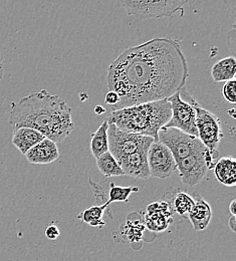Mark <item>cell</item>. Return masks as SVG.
<instances>
[{"instance_id":"obj_2","label":"cell","mask_w":236,"mask_h":261,"mask_svg":"<svg viewBox=\"0 0 236 261\" xmlns=\"http://www.w3.org/2000/svg\"><path fill=\"white\" fill-rule=\"evenodd\" d=\"M9 125L14 130H38L55 143L63 142L74 129L71 109L61 97L45 90L12 102Z\"/></svg>"},{"instance_id":"obj_25","label":"cell","mask_w":236,"mask_h":261,"mask_svg":"<svg viewBox=\"0 0 236 261\" xmlns=\"http://www.w3.org/2000/svg\"><path fill=\"white\" fill-rule=\"evenodd\" d=\"M61 235V231L58 226L50 224L48 225L46 229H45V236L47 237V239L49 240H56L60 237Z\"/></svg>"},{"instance_id":"obj_13","label":"cell","mask_w":236,"mask_h":261,"mask_svg":"<svg viewBox=\"0 0 236 261\" xmlns=\"http://www.w3.org/2000/svg\"><path fill=\"white\" fill-rule=\"evenodd\" d=\"M24 156L31 164L47 165L60 158V151L57 143L45 138L29 150Z\"/></svg>"},{"instance_id":"obj_8","label":"cell","mask_w":236,"mask_h":261,"mask_svg":"<svg viewBox=\"0 0 236 261\" xmlns=\"http://www.w3.org/2000/svg\"><path fill=\"white\" fill-rule=\"evenodd\" d=\"M158 141L164 144L171 151L176 164L189 155L207 148L198 137L175 128L163 127L158 132Z\"/></svg>"},{"instance_id":"obj_16","label":"cell","mask_w":236,"mask_h":261,"mask_svg":"<svg viewBox=\"0 0 236 261\" xmlns=\"http://www.w3.org/2000/svg\"><path fill=\"white\" fill-rule=\"evenodd\" d=\"M214 174L216 179L227 187L236 185V160L233 157L227 156L218 159L214 166Z\"/></svg>"},{"instance_id":"obj_6","label":"cell","mask_w":236,"mask_h":261,"mask_svg":"<svg viewBox=\"0 0 236 261\" xmlns=\"http://www.w3.org/2000/svg\"><path fill=\"white\" fill-rule=\"evenodd\" d=\"M189 0H121L130 15L142 20L168 17L182 9Z\"/></svg>"},{"instance_id":"obj_17","label":"cell","mask_w":236,"mask_h":261,"mask_svg":"<svg viewBox=\"0 0 236 261\" xmlns=\"http://www.w3.org/2000/svg\"><path fill=\"white\" fill-rule=\"evenodd\" d=\"M236 61L234 57L222 59L212 66L211 76L215 83L235 80Z\"/></svg>"},{"instance_id":"obj_4","label":"cell","mask_w":236,"mask_h":261,"mask_svg":"<svg viewBox=\"0 0 236 261\" xmlns=\"http://www.w3.org/2000/svg\"><path fill=\"white\" fill-rule=\"evenodd\" d=\"M171 106V119L164 128H175L186 134L198 137L196 129V99L185 88L167 98Z\"/></svg>"},{"instance_id":"obj_5","label":"cell","mask_w":236,"mask_h":261,"mask_svg":"<svg viewBox=\"0 0 236 261\" xmlns=\"http://www.w3.org/2000/svg\"><path fill=\"white\" fill-rule=\"evenodd\" d=\"M220 156L219 151L205 148L193 153L177 163V171L184 185L194 187L207 174L208 170L214 168Z\"/></svg>"},{"instance_id":"obj_1","label":"cell","mask_w":236,"mask_h":261,"mask_svg":"<svg viewBox=\"0 0 236 261\" xmlns=\"http://www.w3.org/2000/svg\"><path fill=\"white\" fill-rule=\"evenodd\" d=\"M188 75L187 60L175 39L157 37L129 46L108 68V88L120 98L113 111L170 98L185 88Z\"/></svg>"},{"instance_id":"obj_21","label":"cell","mask_w":236,"mask_h":261,"mask_svg":"<svg viewBox=\"0 0 236 261\" xmlns=\"http://www.w3.org/2000/svg\"><path fill=\"white\" fill-rule=\"evenodd\" d=\"M108 207L109 206H107L106 204L92 206L82 211L77 215V219H80L82 222L87 223L93 227L101 229L103 226H106V222L103 221L102 217Z\"/></svg>"},{"instance_id":"obj_15","label":"cell","mask_w":236,"mask_h":261,"mask_svg":"<svg viewBox=\"0 0 236 261\" xmlns=\"http://www.w3.org/2000/svg\"><path fill=\"white\" fill-rule=\"evenodd\" d=\"M44 139L45 137L38 130L32 128H18L13 133L12 144L21 154L25 155L29 150Z\"/></svg>"},{"instance_id":"obj_19","label":"cell","mask_w":236,"mask_h":261,"mask_svg":"<svg viewBox=\"0 0 236 261\" xmlns=\"http://www.w3.org/2000/svg\"><path fill=\"white\" fill-rule=\"evenodd\" d=\"M109 122L104 120L99 129L92 135L91 151L94 157L97 159L106 152H109V140H108Z\"/></svg>"},{"instance_id":"obj_28","label":"cell","mask_w":236,"mask_h":261,"mask_svg":"<svg viewBox=\"0 0 236 261\" xmlns=\"http://www.w3.org/2000/svg\"><path fill=\"white\" fill-rule=\"evenodd\" d=\"M4 74V69H3V55L0 51V81L3 79Z\"/></svg>"},{"instance_id":"obj_23","label":"cell","mask_w":236,"mask_h":261,"mask_svg":"<svg viewBox=\"0 0 236 261\" xmlns=\"http://www.w3.org/2000/svg\"><path fill=\"white\" fill-rule=\"evenodd\" d=\"M139 192V188L136 186H129V187H123L115 185L114 183H111L110 191H109V199L104 203L107 206H109L113 202H128L130 195L132 193Z\"/></svg>"},{"instance_id":"obj_3","label":"cell","mask_w":236,"mask_h":261,"mask_svg":"<svg viewBox=\"0 0 236 261\" xmlns=\"http://www.w3.org/2000/svg\"><path fill=\"white\" fill-rule=\"evenodd\" d=\"M168 99L143 102L121 110L113 111L106 119L120 130L151 137L158 140V132L171 119Z\"/></svg>"},{"instance_id":"obj_11","label":"cell","mask_w":236,"mask_h":261,"mask_svg":"<svg viewBox=\"0 0 236 261\" xmlns=\"http://www.w3.org/2000/svg\"><path fill=\"white\" fill-rule=\"evenodd\" d=\"M173 210L166 201L154 202L147 206L144 224L152 232H163L173 221Z\"/></svg>"},{"instance_id":"obj_20","label":"cell","mask_w":236,"mask_h":261,"mask_svg":"<svg viewBox=\"0 0 236 261\" xmlns=\"http://www.w3.org/2000/svg\"><path fill=\"white\" fill-rule=\"evenodd\" d=\"M145 229H146V226H145L144 222H142L141 220L127 219L126 222L120 227V233H121V237L123 238V240L130 242L131 245L134 243L141 244V239L143 238Z\"/></svg>"},{"instance_id":"obj_18","label":"cell","mask_w":236,"mask_h":261,"mask_svg":"<svg viewBox=\"0 0 236 261\" xmlns=\"http://www.w3.org/2000/svg\"><path fill=\"white\" fill-rule=\"evenodd\" d=\"M172 192L173 196L169 197L165 201L171 206L173 212L180 216L188 215L195 203L193 196L189 195L185 191L179 190V188L173 189Z\"/></svg>"},{"instance_id":"obj_12","label":"cell","mask_w":236,"mask_h":261,"mask_svg":"<svg viewBox=\"0 0 236 261\" xmlns=\"http://www.w3.org/2000/svg\"><path fill=\"white\" fill-rule=\"evenodd\" d=\"M148 150L149 149L138 151L118 162L125 175L139 180H148L151 177L147 159Z\"/></svg>"},{"instance_id":"obj_10","label":"cell","mask_w":236,"mask_h":261,"mask_svg":"<svg viewBox=\"0 0 236 261\" xmlns=\"http://www.w3.org/2000/svg\"><path fill=\"white\" fill-rule=\"evenodd\" d=\"M148 166L151 177L166 179L177 172V164L168 148L154 140L148 150Z\"/></svg>"},{"instance_id":"obj_30","label":"cell","mask_w":236,"mask_h":261,"mask_svg":"<svg viewBox=\"0 0 236 261\" xmlns=\"http://www.w3.org/2000/svg\"><path fill=\"white\" fill-rule=\"evenodd\" d=\"M95 112H96V114H98V115H102V114L106 113V110H104L101 106H97L96 109H95Z\"/></svg>"},{"instance_id":"obj_31","label":"cell","mask_w":236,"mask_h":261,"mask_svg":"<svg viewBox=\"0 0 236 261\" xmlns=\"http://www.w3.org/2000/svg\"><path fill=\"white\" fill-rule=\"evenodd\" d=\"M228 113H229V114H231V117H232V118H233V119H234V118H235V114H234V113H235V111H234V110H231V111H228Z\"/></svg>"},{"instance_id":"obj_26","label":"cell","mask_w":236,"mask_h":261,"mask_svg":"<svg viewBox=\"0 0 236 261\" xmlns=\"http://www.w3.org/2000/svg\"><path fill=\"white\" fill-rule=\"evenodd\" d=\"M120 100V98L118 96L117 93L115 92H109L107 95H106V98H104V101L107 105H110L112 107L116 106Z\"/></svg>"},{"instance_id":"obj_14","label":"cell","mask_w":236,"mask_h":261,"mask_svg":"<svg viewBox=\"0 0 236 261\" xmlns=\"http://www.w3.org/2000/svg\"><path fill=\"white\" fill-rule=\"evenodd\" d=\"M195 203L188 213L189 221L196 231H202L207 228L212 218V209L198 193H193Z\"/></svg>"},{"instance_id":"obj_22","label":"cell","mask_w":236,"mask_h":261,"mask_svg":"<svg viewBox=\"0 0 236 261\" xmlns=\"http://www.w3.org/2000/svg\"><path fill=\"white\" fill-rule=\"evenodd\" d=\"M97 160V167L104 177H118L124 176L125 173L117 160L113 157L110 152H106L101 155Z\"/></svg>"},{"instance_id":"obj_7","label":"cell","mask_w":236,"mask_h":261,"mask_svg":"<svg viewBox=\"0 0 236 261\" xmlns=\"http://www.w3.org/2000/svg\"><path fill=\"white\" fill-rule=\"evenodd\" d=\"M108 140L109 152L113 155L117 162L138 151L149 149L154 141V139L151 137L120 130L114 124H109Z\"/></svg>"},{"instance_id":"obj_9","label":"cell","mask_w":236,"mask_h":261,"mask_svg":"<svg viewBox=\"0 0 236 261\" xmlns=\"http://www.w3.org/2000/svg\"><path fill=\"white\" fill-rule=\"evenodd\" d=\"M195 112L198 138L208 149L216 150L223 138L220 119L198 102L195 103Z\"/></svg>"},{"instance_id":"obj_27","label":"cell","mask_w":236,"mask_h":261,"mask_svg":"<svg viewBox=\"0 0 236 261\" xmlns=\"http://www.w3.org/2000/svg\"><path fill=\"white\" fill-rule=\"evenodd\" d=\"M228 226L230 227V229L235 232L236 231V218L235 216L231 215V217L229 218V221H228Z\"/></svg>"},{"instance_id":"obj_29","label":"cell","mask_w":236,"mask_h":261,"mask_svg":"<svg viewBox=\"0 0 236 261\" xmlns=\"http://www.w3.org/2000/svg\"><path fill=\"white\" fill-rule=\"evenodd\" d=\"M235 206L236 200L234 199V200L231 201V203H230V205H229V211H230L231 215H233V216H235L236 215Z\"/></svg>"},{"instance_id":"obj_24","label":"cell","mask_w":236,"mask_h":261,"mask_svg":"<svg viewBox=\"0 0 236 261\" xmlns=\"http://www.w3.org/2000/svg\"><path fill=\"white\" fill-rule=\"evenodd\" d=\"M223 97L225 99L230 102V103H235L236 102V81L231 80L226 82V84L223 87L222 90Z\"/></svg>"}]
</instances>
